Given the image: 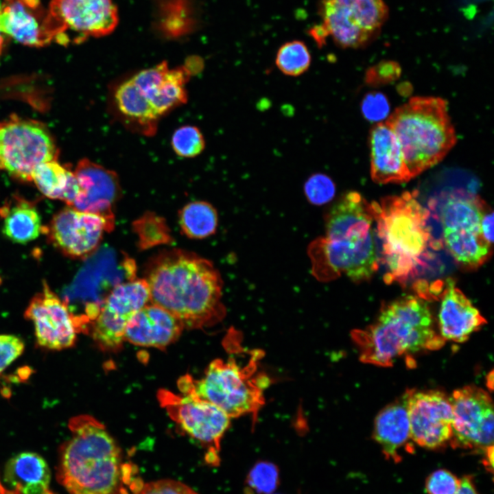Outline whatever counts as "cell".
<instances>
[{"label":"cell","instance_id":"6da1fadb","mask_svg":"<svg viewBox=\"0 0 494 494\" xmlns=\"http://www.w3.org/2000/svg\"><path fill=\"white\" fill-rule=\"evenodd\" d=\"M145 274L151 303L183 327H209L224 318L222 279L209 260L181 249L163 250L149 260Z\"/></svg>","mask_w":494,"mask_h":494},{"label":"cell","instance_id":"7a4b0ae2","mask_svg":"<svg viewBox=\"0 0 494 494\" xmlns=\"http://www.w3.org/2000/svg\"><path fill=\"white\" fill-rule=\"evenodd\" d=\"M371 204L360 193H345L325 216V235L308 248L313 275L319 281L342 274L355 283L369 280L379 268Z\"/></svg>","mask_w":494,"mask_h":494},{"label":"cell","instance_id":"3957f363","mask_svg":"<svg viewBox=\"0 0 494 494\" xmlns=\"http://www.w3.org/2000/svg\"><path fill=\"white\" fill-rule=\"evenodd\" d=\"M71 437L60 449L56 476L69 494H132L143 484L103 424L89 415L72 418Z\"/></svg>","mask_w":494,"mask_h":494},{"label":"cell","instance_id":"277c9868","mask_svg":"<svg viewBox=\"0 0 494 494\" xmlns=\"http://www.w3.org/2000/svg\"><path fill=\"white\" fill-rule=\"evenodd\" d=\"M424 298L420 294L408 295L386 303L373 324L353 330L351 336L360 360L390 366L403 355L443 346L445 340L436 333Z\"/></svg>","mask_w":494,"mask_h":494},{"label":"cell","instance_id":"5b68a950","mask_svg":"<svg viewBox=\"0 0 494 494\" xmlns=\"http://www.w3.org/2000/svg\"><path fill=\"white\" fill-rule=\"evenodd\" d=\"M371 205L388 269L384 280L404 283L417 272L432 242L429 211L408 191Z\"/></svg>","mask_w":494,"mask_h":494},{"label":"cell","instance_id":"8992f818","mask_svg":"<svg viewBox=\"0 0 494 494\" xmlns=\"http://www.w3.org/2000/svg\"><path fill=\"white\" fill-rule=\"evenodd\" d=\"M385 123L397 136L412 178L442 161L456 142L447 104L440 97H412Z\"/></svg>","mask_w":494,"mask_h":494},{"label":"cell","instance_id":"52a82bcc","mask_svg":"<svg viewBox=\"0 0 494 494\" xmlns=\"http://www.w3.org/2000/svg\"><path fill=\"white\" fill-rule=\"evenodd\" d=\"M263 352H250L246 364L235 357L216 359L211 362L204 376L195 380L189 375L182 377L178 386L182 393H192L211 403L231 419L251 414L254 421L263 405L264 390L269 377L259 371Z\"/></svg>","mask_w":494,"mask_h":494},{"label":"cell","instance_id":"ba28073f","mask_svg":"<svg viewBox=\"0 0 494 494\" xmlns=\"http://www.w3.org/2000/svg\"><path fill=\"white\" fill-rule=\"evenodd\" d=\"M488 205L478 196L462 189L443 194L440 209L445 246L456 261L475 269L491 255L492 245L484 238L482 219Z\"/></svg>","mask_w":494,"mask_h":494},{"label":"cell","instance_id":"9c48e42d","mask_svg":"<svg viewBox=\"0 0 494 494\" xmlns=\"http://www.w3.org/2000/svg\"><path fill=\"white\" fill-rule=\"evenodd\" d=\"M57 154L54 139L42 123L12 116L0 124L1 169L11 176L32 181L34 169Z\"/></svg>","mask_w":494,"mask_h":494},{"label":"cell","instance_id":"30bf717a","mask_svg":"<svg viewBox=\"0 0 494 494\" xmlns=\"http://www.w3.org/2000/svg\"><path fill=\"white\" fill-rule=\"evenodd\" d=\"M318 14L337 45L359 48L377 36L388 9L383 0H320Z\"/></svg>","mask_w":494,"mask_h":494},{"label":"cell","instance_id":"8fae6325","mask_svg":"<svg viewBox=\"0 0 494 494\" xmlns=\"http://www.w3.org/2000/svg\"><path fill=\"white\" fill-rule=\"evenodd\" d=\"M119 21L112 0H51L47 25L53 40L60 44L82 42L114 31Z\"/></svg>","mask_w":494,"mask_h":494},{"label":"cell","instance_id":"7c38bea8","mask_svg":"<svg viewBox=\"0 0 494 494\" xmlns=\"http://www.w3.org/2000/svg\"><path fill=\"white\" fill-rule=\"evenodd\" d=\"M159 399L182 430L207 447V461L217 465L220 442L231 419L215 405L192 393L176 395L161 390Z\"/></svg>","mask_w":494,"mask_h":494},{"label":"cell","instance_id":"4fadbf2b","mask_svg":"<svg viewBox=\"0 0 494 494\" xmlns=\"http://www.w3.org/2000/svg\"><path fill=\"white\" fill-rule=\"evenodd\" d=\"M452 434L454 447L481 450L493 446V405L484 390L467 386L454 392Z\"/></svg>","mask_w":494,"mask_h":494},{"label":"cell","instance_id":"5bb4252c","mask_svg":"<svg viewBox=\"0 0 494 494\" xmlns=\"http://www.w3.org/2000/svg\"><path fill=\"white\" fill-rule=\"evenodd\" d=\"M149 302L150 290L145 279H134L116 285L106 297L92 322L95 342L104 350L119 349L125 340L128 321Z\"/></svg>","mask_w":494,"mask_h":494},{"label":"cell","instance_id":"9a60e30c","mask_svg":"<svg viewBox=\"0 0 494 494\" xmlns=\"http://www.w3.org/2000/svg\"><path fill=\"white\" fill-rule=\"evenodd\" d=\"M53 245L66 256L86 258L97 249L105 231L113 229L101 215L71 207L58 212L45 228Z\"/></svg>","mask_w":494,"mask_h":494},{"label":"cell","instance_id":"2e32d148","mask_svg":"<svg viewBox=\"0 0 494 494\" xmlns=\"http://www.w3.org/2000/svg\"><path fill=\"white\" fill-rule=\"evenodd\" d=\"M410 438L427 449H437L450 441L452 407L442 392L413 390L408 403Z\"/></svg>","mask_w":494,"mask_h":494},{"label":"cell","instance_id":"e0dca14e","mask_svg":"<svg viewBox=\"0 0 494 494\" xmlns=\"http://www.w3.org/2000/svg\"><path fill=\"white\" fill-rule=\"evenodd\" d=\"M25 316L32 321L38 344L51 350L72 346L78 332L60 297L44 281L40 292L30 301Z\"/></svg>","mask_w":494,"mask_h":494},{"label":"cell","instance_id":"ac0fdd59","mask_svg":"<svg viewBox=\"0 0 494 494\" xmlns=\"http://www.w3.org/2000/svg\"><path fill=\"white\" fill-rule=\"evenodd\" d=\"M79 192L71 207L102 216L113 229V206L120 198L121 187L117 175L113 171L91 161H80L73 172Z\"/></svg>","mask_w":494,"mask_h":494},{"label":"cell","instance_id":"d6986e66","mask_svg":"<svg viewBox=\"0 0 494 494\" xmlns=\"http://www.w3.org/2000/svg\"><path fill=\"white\" fill-rule=\"evenodd\" d=\"M191 74L187 67L169 69L163 61L142 70L130 79L161 117L186 103L185 84Z\"/></svg>","mask_w":494,"mask_h":494},{"label":"cell","instance_id":"ffe728a7","mask_svg":"<svg viewBox=\"0 0 494 494\" xmlns=\"http://www.w3.org/2000/svg\"><path fill=\"white\" fill-rule=\"evenodd\" d=\"M40 0H0V30L20 43L42 47L53 41Z\"/></svg>","mask_w":494,"mask_h":494},{"label":"cell","instance_id":"44dd1931","mask_svg":"<svg viewBox=\"0 0 494 494\" xmlns=\"http://www.w3.org/2000/svg\"><path fill=\"white\" fill-rule=\"evenodd\" d=\"M441 296L438 326L445 340L462 342L486 323L479 310L456 286L453 279H447Z\"/></svg>","mask_w":494,"mask_h":494},{"label":"cell","instance_id":"7402d4cb","mask_svg":"<svg viewBox=\"0 0 494 494\" xmlns=\"http://www.w3.org/2000/svg\"><path fill=\"white\" fill-rule=\"evenodd\" d=\"M370 175L379 184L402 183L412 178L405 165L399 142L386 124H376L370 132Z\"/></svg>","mask_w":494,"mask_h":494},{"label":"cell","instance_id":"603a6c76","mask_svg":"<svg viewBox=\"0 0 494 494\" xmlns=\"http://www.w3.org/2000/svg\"><path fill=\"white\" fill-rule=\"evenodd\" d=\"M183 328L170 313L154 304H148L128 321L125 340L137 346L164 348L178 338Z\"/></svg>","mask_w":494,"mask_h":494},{"label":"cell","instance_id":"cb8c5ba5","mask_svg":"<svg viewBox=\"0 0 494 494\" xmlns=\"http://www.w3.org/2000/svg\"><path fill=\"white\" fill-rule=\"evenodd\" d=\"M414 390L408 389L376 416L373 436L388 459L397 461L399 451L410 438L408 403Z\"/></svg>","mask_w":494,"mask_h":494},{"label":"cell","instance_id":"d4e9b609","mask_svg":"<svg viewBox=\"0 0 494 494\" xmlns=\"http://www.w3.org/2000/svg\"><path fill=\"white\" fill-rule=\"evenodd\" d=\"M113 99L116 113L126 126L145 136L154 135L160 117L130 78L115 88Z\"/></svg>","mask_w":494,"mask_h":494},{"label":"cell","instance_id":"484cf974","mask_svg":"<svg viewBox=\"0 0 494 494\" xmlns=\"http://www.w3.org/2000/svg\"><path fill=\"white\" fill-rule=\"evenodd\" d=\"M3 478L21 494H53L48 464L36 453L23 452L12 457L5 465Z\"/></svg>","mask_w":494,"mask_h":494},{"label":"cell","instance_id":"4316f807","mask_svg":"<svg viewBox=\"0 0 494 494\" xmlns=\"http://www.w3.org/2000/svg\"><path fill=\"white\" fill-rule=\"evenodd\" d=\"M200 24L198 6L193 0H156L154 30L165 38L176 39L195 32Z\"/></svg>","mask_w":494,"mask_h":494},{"label":"cell","instance_id":"83f0119b","mask_svg":"<svg viewBox=\"0 0 494 494\" xmlns=\"http://www.w3.org/2000/svg\"><path fill=\"white\" fill-rule=\"evenodd\" d=\"M32 181L46 197L61 200L69 207L79 192L74 172L61 165L56 160L38 165L32 174Z\"/></svg>","mask_w":494,"mask_h":494},{"label":"cell","instance_id":"f1b7e54d","mask_svg":"<svg viewBox=\"0 0 494 494\" xmlns=\"http://www.w3.org/2000/svg\"><path fill=\"white\" fill-rule=\"evenodd\" d=\"M3 217L2 231L5 236L17 244L35 239L43 228L40 215L34 204L21 198L1 209Z\"/></svg>","mask_w":494,"mask_h":494},{"label":"cell","instance_id":"f546056e","mask_svg":"<svg viewBox=\"0 0 494 494\" xmlns=\"http://www.w3.org/2000/svg\"><path fill=\"white\" fill-rule=\"evenodd\" d=\"M178 220L182 232L191 239H204L213 235L218 224L216 209L204 201L187 204L180 211Z\"/></svg>","mask_w":494,"mask_h":494},{"label":"cell","instance_id":"4dcf8cb0","mask_svg":"<svg viewBox=\"0 0 494 494\" xmlns=\"http://www.w3.org/2000/svg\"><path fill=\"white\" fill-rule=\"evenodd\" d=\"M310 52L301 40H292L282 45L279 49L275 63L285 75L296 77L307 71L311 64Z\"/></svg>","mask_w":494,"mask_h":494},{"label":"cell","instance_id":"1f68e13d","mask_svg":"<svg viewBox=\"0 0 494 494\" xmlns=\"http://www.w3.org/2000/svg\"><path fill=\"white\" fill-rule=\"evenodd\" d=\"M139 247L148 248L171 241L169 230L163 218L152 213L144 214L133 224Z\"/></svg>","mask_w":494,"mask_h":494},{"label":"cell","instance_id":"d6a6232c","mask_svg":"<svg viewBox=\"0 0 494 494\" xmlns=\"http://www.w3.org/2000/svg\"><path fill=\"white\" fill-rule=\"evenodd\" d=\"M279 483V472L277 467L268 461L259 462L247 475V494L272 493Z\"/></svg>","mask_w":494,"mask_h":494},{"label":"cell","instance_id":"836d02e7","mask_svg":"<svg viewBox=\"0 0 494 494\" xmlns=\"http://www.w3.org/2000/svg\"><path fill=\"white\" fill-rule=\"evenodd\" d=\"M205 145L200 130L191 126L178 128L172 135V146L174 152L183 157H194L200 154Z\"/></svg>","mask_w":494,"mask_h":494},{"label":"cell","instance_id":"e575fe53","mask_svg":"<svg viewBox=\"0 0 494 494\" xmlns=\"http://www.w3.org/2000/svg\"><path fill=\"white\" fill-rule=\"evenodd\" d=\"M304 192L307 200L316 205L329 202L336 194V185L327 175L316 173L308 178L304 185Z\"/></svg>","mask_w":494,"mask_h":494},{"label":"cell","instance_id":"d590c367","mask_svg":"<svg viewBox=\"0 0 494 494\" xmlns=\"http://www.w3.org/2000/svg\"><path fill=\"white\" fill-rule=\"evenodd\" d=\"M361 109L364 117L370 121H381L390 113V104L387 97L381 93H367L362 99Z\"/></svg>","mask_w":494,"mask_h":494},{"label":"cell","instance_id":"8d00e7d4","mask_svg":"<svg viewBox=\"0 0 494 494\" xmlns=\"http://www.w3.org/2000/svg\"><path fill=\"white\" fill-rule=\"evenodd\" d=\"M400 75L401 67L397 62L384 60L368 69L365 80L368 84L377 86L392 82Z\"/></svg>","mask_w":494,"mask_h":494},{"label":"cell","instance_id":"74e56055","mask_svg":"<svg viewBox=\"0 0 494 494\" xmlns=\"http://www.w3.org/2000/svg\"><path fill=\"white\" fill-rule=\"evenodd\" d=\"M460 479L445 470L433 472L426 482V490L429 494H455L460 486Z\"/></svg>","mask_w":494,"mask_h":494},{"label":"cell","instance_id":"f35d334b","mask_svg":"<svg viewBox=\"0 0 494 494\" xmlns=\"http://www.w3.org/2000/svg\"><path fill=\"white\" fill-rule=\"evenodd\" d=\"M132 494H198L186 484L174 480L164 479L143 484Z\"/></svg>","mask_w":494,"mask_h":494},{"label":"cell","instance_id":"ab89813d","mask_svg":"<svg viewBox=\"0 0 494 494\" xmlns=\"http://www.w3.org/2000/svg\"><path fill=\"white\" fill-rule=\"evenodd\" d=\"M24 349V343L13 335H0V375L18 358Z\"/></svg>","mask_w":494,"mask_h":494},{"label":"cell","instance_id":"60d3db41","mask_svg":"<svg viewBox=\"0 0 494 494\" xmlns=\"http://www.w3.org/2000/svg\"><path fill=\"white\" fill-rule=\"evenodd\" d=\"M481 226L484 239L492 245L493 243V212L489 206L483 214Z\"/></svg>","mask_w":494,"mask_h":494},{"label":"cell","instance_id":"b9f144b4","mask_svg":"<svg viewBox=\"0 0 494 494\" xmlns=\"http://www.w3.org/2000/svg\"><path fill=\"white\" fill-rule=\"evenodd\" d=\"M308 34L313 38L319 47H322L326 44V40L329 36L327 30L321 23L316 25L309 29Z\"/></svg>","mask_w":494,"mask_h":494},{"label":"cell","instance_id":"7bdbcfd3","mask_svg":"<svg viewBox=\"0 0 494 494\" xmlns=\"http://www.w3.org/2000/svg\"><path fill=\"white\" fill-rule=\"evenodd\" d=\"M455 494H478L472 478L465 476L460 479L459 488Z\"/></svg>","mask_w":494,"mask_h":494},{"label":"cell","instance_id":"ee69618b","mask_svg":"<svg viewBox=\"0 0 494 494\" xmlns=\"http://www.w3.org/2000/svg\"><path fill=\"white\" fill-rule=\"evenodd\" d=\"M0 494H21L15 489H9L5 487L0 480Z\"/></svg>","mask_w":494,"mask_h":494},{"label":"cell","instance_id":"f6af8a7d","mask_svg":"<svg viewBox=\"0 0 494 494\" xmlns=\"http://www.w3.org/2000/svg\"><path fill=\"white\" fill-rule=\"evenodd\" d=\"M3 34V33L1 32V30H0V50L1 49V47H2L3 44V41H4Z\"/></svg>","mask_w":494,"mask_h":494},{"label":"cell","instance_id":"bcb514c9","mask_svg":"<svg viewBox=\"0 0 494 494\" xmlns=\"http://www.w3.org/2000/svg\"><path fill=\"white\" fill-rule=\"evenodd\" d=\"M0 169H1V162H0Z\"/></svg>","mask_w":494,"mask_h":494},{"label":"cell","instance_id":"7dc6e473","mask_svg":"<svg viewBox=\"0 0 494 494\" xmlns=\"http://www.w3.org/2000/svg\"><path fill=\"white\" fill-rule=\"evenodd\" d=\"M270 494H273V493H270Z\"/></svg>","mask_w":494,"mask_h":494}]
</instances>
